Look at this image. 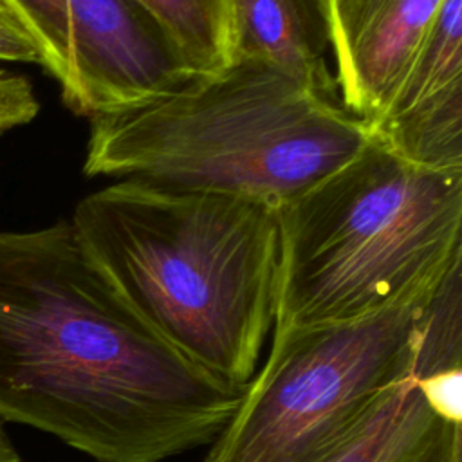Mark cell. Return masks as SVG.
<instances>
[{
    "label": "cell",
    "instance_id": "16",
    "mask_svg": "<svg viewBox=\"0 0 462 462\" xmlns=\"http://www.w3.org/2000/svg\"><path fill=\"white\" fill-rule=\"evenodd\" d=\"M319 2H321V0H319ZM321 7H323V5H321Z\"/></svg>",
    "mask_w": 462,
    "mask_h": 462
},
{
    "label": "cell",
    "instance_id": "4",
    "mask_svg": "<svg viewBox=\"0 0 462 462\" xmlns=\"http://www.w3.org/2000/svg\"><path fill=\"white\" fill-rule=\"evenodd\" d=\"M276 218L274 330L354 321L422 294L462 260V173L415 166L368 135Z\"/></svg>",
    "mask_w": 462,
    "mask_h": 462
},
{
    "label": "cell",
    "instance_id": "14",
    "mask_svg": "<svg viewBox=\"0 0 462 462\" xmlns=\"http://www.w3.org/2000/svg\"><path fill=\"white\" fill-rule=\"evenodd\" d=\"M40 105L29 79L9 69H0V134L27 125Z\"/></svg>",
    "mask_w": 462,
    "mask_h": 462
},
{
    "label": "cell",
    "instance_id": "1",
    "mask_svg": "<svg viewBox=\"0 0 462 462\" xmlns=\"http://www.w3.org/2000/svg\"><path fill=\"white\" fill-rule=\"evenodd\" d=\"M236 388L166 341L70 222L0 233V419L94 462H164L208 446Z\"/></svg>",
    "mask_w": 462,
    "mask_h": 462
},
{
    "label": "cell",
    "instance_id": "13",
    "mask_svg": "<svg viewBox=\"0 0 462 462\" xmlns=\"http://www.w3.org/2000/svg\"><path fill=\"white\" fill-rule=\"evenodd\" d=\"M0 63H43L42 49L13 0H0Z\"/></svg>",
    "mask_w": 462,
    "mask_h": 462
},
{
    "label": "cell",
    "instance_id": "7",
    "mask_svg": "<svg viewBox=\"0 0 462 462\" xmlns=\"http://www.w3.org/2000/svg\"><path fill=\"white\" fill-rule=\"evenodd\" d=\"M368 135L415 166L462 173V0H444Z\"/></svg>",
    "mask_w": 462,
    "mask_h": 462
},
{
    "label": "cell",
    "instance_id": "2",
    "mask_svg": "<svg viewBox=\"0 0 462 462\" xmlns=\"http://www.w3.org/2000/svg\"><path fill=\"white\" fill-rule=\"evenodd\" d=\"M70 226L126 301L179 352L244 388L274 323L280 233L265 202L116 180Z\"/></svg>",
    "mask_w": 462,
    "mask_h": 462
},
{
    "label": "cell",
    "instance_id": "3",
    "mask_svg": "<svg viewBox=\"0 0 462 462\" xmlns=\"http://www.w3.org/2000/svg\"><path fill=\"white\" fill-rule=\"evenodd\" d=\"M368 130L339 99L253 60L90 119L83 171L274 209L352 159Z\"/></svg>",
    "mask_w": 462,
    "mask_h": 462
},
{
    "label": "cell",
    "instance_id": "12",
    "mask_svg": "<svg viewBox=\"0 0 462 462\" xmlns=\"http://www.w3.org/2000/svg\"><path fill=\"white\" fill-rule=\"evenodd\" d=\"M137 2L164 31L193 74H213L231 63L229 0Z\"/></svg>",
    "mask_w": 462,
    "mask_h": 462
},
{
    "label": "cell",
    "instance_id": "9",
    "mask_svg": "<svg viewBox=\"0 0 462 462\" xmlns=\"http://www.w3.org/2000/svg\"><path fill=\"white\" fill-rule=\"evenodd\" d=\"M229 20L233 60L265 63L319 96L339 99L319 0H229Z\"/></svg>",
    "mask_w": 462,
    "mask_h": 462
},
{
    "label": "cell",
    "instance_id": "11",
    "mask_svg": "<svg viewBox=\"0 0 462 462\" xmlns=\"http://www.w3.org/2000/svg\"><path fill=\"white\" fill-rule=\"evenodd\" d=\"M411 381L439 415L462 424V260L426 301Z\"/></svg>",
    "mask_w": 462,
    "mask_h": 462
},
{
    "label": "cell",
    "instance_id": "5",
    "mask_svg": "<svg viewBox=\"0 0 462 462\" xmlns=\"http://www.w3.org/2000/svg\"><path fill=\"white\" fill-rule=\"evenodd\" d=\"M437 283L361 319L274 330L260 372L202 462H332L379 402L411 381Z\"/></svg>",
    "mask_w": 462,
    "mask_h": 462
},
{
    "label": "cell",
    "instance_id": "6",
    "mask_svg": "<svg viewBox=\"0 0 462 462\" xmlns=\"http://www.w3.org/2000/svg\"><path fill=\"white\" fill-rule=\"evenodd\" d=\"M63 103L88 119L164 94L193 74L137 0H13Z\"/></svg>",
    "mask_w": 462,
    "mask_h": 462
},
{
    "label": "cell",
    "instance_id": "10",
    "mask_svg": "<svg viewBox=\"0 0 462 462\" xmlns=\"http://www.w3.org/2000/svg\"><path fill=\"white\" fill-rule=\"evenodd\" d=\"M332 462H462V424L439 415L413 381L393 388Z\"/></svg>",
    "mask_w": 462,
    "mask_h": 462
},
{
    "label": "cell",
    "instance_id": "15",
    "mask_svg": "<svg viewBox=\"0 0 462 462\" xmlns=\"http://www.w3.org/2000/svg\"><path fill=\"white\" fill-rule=\"evenodd\" d=\"M0 462H23L14 442L7 433V422L0 419Z\"/></svg>",
    "mask_w": 462,
    "mask_h": 462
},
{
    "label": "cell",
    "instance_id": "8",
    "mask_svg": "<svg viewBox=\"0 0 462 462\" xmlns=\"http://www.w3.org/2000/svg\"><path fill=\"white\" fill-rule=\"evenodd\" d=\"M444 0H321L343 108L370 130Z\"/></svg>",
    "mask_w": 462,
    "mask_h": 462
}]
</instances>
